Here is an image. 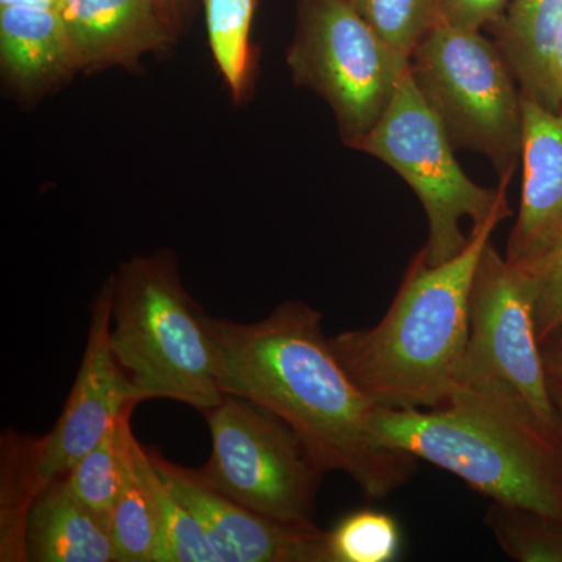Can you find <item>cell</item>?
<instances>
[{
  "mask_svg": "<svg viewBox=\"0 0 562 562\" xmlns=\"http://www.w3.org/2000/svg\"><path fill=\"white\" fill-rule=\"evenodd\" d=\"M322 321L302 301L254 324L202 313L217 386L279 416L325 472L346 473L366 497L383 501L409 482L417 458L376 441V405L344 371Z\"/></svg>",
  "mask_w": 562,
  "mask_h": 562,
  "instance_id": "cell-1",
  "label": "cell"
},
{
  "mask_svg": "<svg viewBox=\"0 0 562 562\" xmlns=\"http://www.w3.org/2000/svg\"><path fill=\"white\" fill-rule=\"evenodd\" d=\"M509 216V206L495 211L472 227L461 254L441 265H428L419 251L375 327L330 339L344 371L376 406L432 409L449 402L468 349L476 268Z\"/></svg>",
  "mask_w": 562,
  "mask_h": 562,
  "instance_id": "cell-2",
  "label": "cell"
},
{
  "mask_svg": "<svg viewBox=\"0 0 562 562\" xmlns=\"http://www.w3.org/2000/svg\"><path fill=\"white\" fill-rule=\"evenodd\" d=\"M376 441L431 462L502 505L562 517V443L522 419L453 391L432 409L376 406Z\"/></svg>",
  "mask_w": 562,
  "mask_h": 562,
  "instance_id": "cell-3",
  "label": "cell"
},
{
  "mask_svg": "<svg viewBox=\"0 0 562 562\" xmlns=\"http://www.w3.org/2000/svg\"><path fill=\"white\" fill-rule=\"evenodd\" d=\"M113 277L110 346L136 397L205 413L224 397L202 310L184 290L172 251L136 255Z\"/></svg>",
  "mask_w": 562,
  "mask_h": 562,
  "instance_id": "cell-4",
  "label": "cell"
},
{
  "mask_svg": "<svg viewBox=\"0 0 562 562\" xmlns=\"http://www.w3.org/2000/svg\"><path fill=\"white\" fill-rule=\"evenodd\" d=\"M453 391L469 392L516 414L562 443V422L536 331L530 281L491 243L473 279L471 330Z\"/></svg>",
  "mask_w": 562,
  "mask_h": 562,
  "instance_id": "cell-5",
  "label": "cell"
},
{
  "mask_svg": "<svg viewBox=\"0 0 562 562\" xmlns=\"http://www.w3.org/2000/svg\"><path fill=\"white\" fill-rule=\"evenodd\" d=\"M409 76L454 149L482 154L501 179L513 177L522 157V92L494 41L438 22L409 57Z\"/></svg>",
  "mask_w": 562,
  "mask_h": 562,
  "instance_id": "cell-6",
  "label": "cell"
},
{
  "mask_svg": "<svg viewBox=\"0 0 562 562\" xmlns=\"http://www.w3.org/2000/svg\"><path fill=\"white\" fill-rule=\"evenodd\" d=\"M350 149L379 158L412 187L428 217V239L420 251L430 266L457 257L468 246L462 221L472 220L475 227L508 206L512 177H503L497 188H484L465 176L454 158L457 149L409 70L382 120Z\"/></svg>",
  "mask_w": 562,
  "mask_h": 562,
  "instance_id": "cell-7",
  "label": "cell"
},
{
  "mask_svg": "<svg viewBox=\"0 0 562 562\" xmlns=\"http://www.w3.org/2000/svg\"><path fill=\"white\" fill-rule=\"evenodd\" d=\"M288 68L330 106L347 147L375 127L409 70L349 0H297Z\"/></svg>",
  "mask_w": 562,
  "mask_h": 562,
  "instance_id": "cell-8",
  "label": "cell"
},
{
  "mask_svg": "<svg viewBox=\"0 0 562 562\" xmlns=\"http://www.w3.org/2000/svg\"><path fill=\"white\" fill-rule=\"evenodd\" d=\"M203 416L213 442L210 460L195 469L203 482L277 522L314 524L325 471L286 422L232 394Z\"/></svg>",
  "mask_w": 562,
  "mask_h": 562,
  "instance_id": "cell-9",
  "label": "cell"
},
{
  "mask_svg": "<svg viewBox=\"0 0 562 562\" xmlns=\"http://www.w3.org/2000/svg\"><path fill=\"white\" fill-rule=\"evenodd\" d=\"M113 277L92 303L90 330L76 383L54 430L41 439L40 475L49 483L66 475L109 431L122 409L139 405L110 346Z\"/></svg>",
  "mask_w": 562,
  "mask_h": 562,
  "instance_id": "cell-10",
  "label": "cell"
},
{
  "mask_svg": "<svg viewBox=\"0 0 562 562\" xmlns=\"http://www.w3.org/2000/svg\"><path fill=\"white\" fill-rule=\"evenodd\" d=\"M147 452L162 482L194 514L221 562H331L328 531L261 516L213 490L195 469Z\"/></svg>",
  "mask_w": 562,
  "mask_h": 562,
  "instance_id": "cell-11",
  "label": "cell"
},
{
  "mask_svg": "<svg viewBox=\"0 0 562 562\" xmlns=\"http://www.w3.org/2000/svg\"><path fill=\"white\" fill-rule=\"evenodd\" d=\"M524 184L506 261L530 269L562 246V114L522 95Z\"/></svg>",
  "mask_w": 562,
  "mask_h": 562,
  "instance_id": "cell-12",
  "label": "cell"
},
{
  "mask_svg": "<svg viewBox=\"0 0 562 562\" xmlns=\"http://www.w3.org/2000/svg\"><path fill=\"white\" fill-rule=\"evenodd\" d=\"M79 70L125 66L177 40L155 0H57Z\"/></svg>",
  "mask_w": 562,
  "mask_h": 562,
  "instance_id": "cell-13",
  "label": "cell"
},
{
  "mask_svg": "<svg viewBox=\"0 0 562 562\" xmlns=\"http://www.w3.org/2000/svg\"><path fill=\"white\" fill-rule=\"evenodd\" d=\"M0 61L25 95L41 94L79 70L57 0H2Z\"/></svg>",
  "mask_w": 562,
  "mask_h": 562,
  "instance_id": "cell-14",
  "label": "cell"
},
{
  "mask_svg": "<svg viewBox=\"0 0 562 562\" xmlns=\"http://www.w3.org/2000/svg\"><path fill=\"white\" fill-rule=\"evenodd\" d=\"M25 547L35 562H117L109 525L70 492L65 475L50 480L33 502Z\"/></svg>",
  "mask_w": 562,
  "mask_h": 562,
  "instance_id": "cell-15",
  "label": "cell"
},
{
  "mask_svg": "<svg viewBox=\"0 0 562 562\" xmlns=\"http://www.w3.org/2000/svg\"><path fill=\"white\" fill-rule=\"evenodd\" d=\"M561 27L562 0H512L490 27L522 95L553 113H561L553 74Z\"/></svg>",
  "mask_w": 562,
  "mask_h": 562,
  "instance_id": "cell-16",
  "label": "cell"
},
{
  "mask_svg": "<svg viewBox=\"0 0 562 562\" xmlns=\"http://www.w3.org/2000/svg\"><path fill=\"white\" fill-rule=\"evenodd\" d=\"M128 405L121 413L122 482L111 513L109 530L120 562H162V535L157 514L136 465L132 413Z\"/></svg>",
  "mask_w": 562,
  "mask_h": 562,
  "instance_id": "cell-17",
  "label": "cell"
},
{
  "mask_svg": "<svg viewBox=\"0 0 562 562\" xmlns=\"http://www.w3.org/2000/svg\"><path fill=\"white\" fill-rule=\"evenodd\" d=\"M41 439L16 432L2 436L0 483V560L29 561L25 547L27 517L46 482L40 475Z\"/></svg>",
  "mask_w": 562,
  "mask_h": 562,
  "instance_id": "cell-18",
  "label": "cell"
},
{
  "mask_svg": "<svg viewBox=\"0 0 562 562\" xmlns=\"http://www.w3.org/2000/svg\"><path fill=\"white\" fill-rule=\"evenodd\" d=\"M140 480L146 486L162 535V562H221L205 531L188 506L173 494L151 464L149 452L133 443Z\"/></svg>",
  "mask_w": 562,
  "mask_h": 562,
  "instance_id": "cell-19",
  "label": "cell"
},
{
  "mask_svg": "<svg viewBox=\"0 0 562 562\" xmlns=\"http://www.w3.org/2000/svg\"><path fill=\"white\" fill-rule=\"evenodd\" d=\"M211 54L235 102L249 91L250 27L257 0H203Z\"/></svg>",
  "mask_w": 562,
  "mask_h": 562,
  "instance_id": "cell-20",
  "label": "cell"
},
{
  "mask_svg": "<svg viewBox=\"0 0 562 562\" xmlns=\"http://www.w3.org/2000/svg\"><path fill=\"white\" fill-rule=\"evenodd\" d=\"M486 524L513 560L562 562V517L494 502Z\"/></svg>",
  "mask_w": 562,
  "mask_h": 562,
  "instance_id": "cell-21",
  "label": "cell"
},
{
  "mask_svg": "<svg viewBox=\"0 0 562 562\" xmlns=\"http://www.w3.org/2000/svg\"><path fill=\"white\" fill-rule=\"evenodd\" d=\"M121 414L101 441L81 457L65 479L70 492L102 522L110 524L111 513L122 482Z\"/></svg>",
  "mask_w": 562,
  "mask_h": 562,
  "instance_id": "cell-22",
  "label": "cell"
},
{
  "mask_svg": "<svg viewBox=\"0 0 562 562\" xmlns=\"http://www.w3.org/2000/svg\"><path fill=\"white\" fill-rule=\"evenodd\" d=\"M401 547L397 520L372 509L350 514L328 531L331 562H390Z\"/></svg>",
  "mask_w": 562,
  "mask_h": 562,
  "instance_id": "cell-23",
  "label": "cell"
},
{
  "mask_svg": "<svg viewBox=\"0 0 562 562\" xmlns=\"http://www.w3.org/2000/svg\"><path fill=\"white\" fill-rule=\"evenodd\" d=\"M362 20L390 46L412 57L438 24V0H349Z\"/></svg>",
  "mask_w": 562,
  "mask_h": 562,
  "instance_id": "cell-24",
  "label": "cell"
},
{
  "mask_svg": "<svg viewBox=\"0 0 562 562\" xmlns=\"http://www.w3.org/2000/svg\"><path fill=\"white\" fill-rule=\"evenodd\" d=\"M522 272L530 281L536 331L539 342H543L562 331V246L546 260Z\"/></svg>",
  "mask_w": 562,
  "mask_h": 562,
  "instance_id": "cell-25",
  "label": "cell"
},
{
  "mask_svg": "<svg viewBox=\"0 0 562 562\" xmlns=\"http://www.w3.org/2000/svg\"><path fill=\"white\" fill-rule=\"evenodd\" d=\"M512 0H438V22L461 31L482 32L497 22Z\"/></svg>",
  "mask_w": 562,
  "mask_h": 562,
  "instance_id": "cell-26",
  "label": "cell"
},
{
  "mask_svg": "<svg viewBox=\"0 0 562 562\" xmlns=\"http://www.w3.org/2000/svg\"><path fill=\"white\" fill-rule=\"evenodd\" d=\"M543 364L550 379L562 384V331L541 342Z\"/></svg>",
  "mask_w": 562,
  "mask_h": 562,
  "instance_id": "cell-27",
  "label": "cell"
},
{
  "mask_svg": "<svg viewBox=\"0 0 562 562\" xmlns=\"http://www.w3.org/2000/svg\"><path fill=\"white\" fill-rule=\"evenodd\" d=\"M162 16L169 22V25L180 35L181 29L190 14L191 0H155Z\"/></svg>",
  "mask_w": 562,
  "mask_h": 562,
  "instance_id": "cell-28",
  "label": "cell"
},
{
  "mask_svg": "<svg viewBox=\"0 0 562 562\" xmlns=\"http://www.w3.org/2000/svg\"><path fill=\"white\" fill-rule=\"evenodd\" d=\"M554 83H557L558 99H560V110L562 114V27L558 36L557 46L553 55Z\"/></svg>",
  "mask_w": 562,
  "mask_h": 562,
  "instance_id": "cell-29",
  "label": "cell"
},
{
  "mask_svg": "<svg viewBox=\"0 0 562 562\" xmlns=\"http://www.w3.org/2000/svg\"><path fill=\"white\" fill-rule=\"evenodd\" d=\"M550 391H552L554 405H557L562 422V384L557 382V380L550 379Z\"/></svg>",
  "mask_w": 562,
  "mask_h": 562,
  "instance_id": "cell-30",
  "label": "cell"
}]
</instances>
